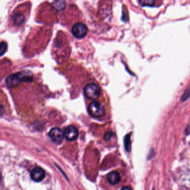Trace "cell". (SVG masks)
I'll use <instances>...</instances> for the list:
<instances>
[{
  "label": "cell",
  "mask_w": 190,
  "mask_h": 190,
  "mask_svg": "<svg viewBox=\"0 0 190 190\" xmlns=\"http://www.w3.org/2000/svg\"><path fill=\"white\" fill-rule=\"evenodd\" d=\"M49 136L54 142L57 144L61 143L63 140V132L58 128H54L49 132Z\"/></svg>",
  "instance_id": "5b68a950"
},
{
  "label": "cell",
  "mask_w": 190,
  "mask_h": 190,
  "mask_svg": "<svg viewBox=\"0 0 190 190\" xmlns=\"http://www.w3.org/2000/svg\"><path fill=\"white\" fill-rule=\"evenodd\" d=\"M139 3L142 6H153L155 3V1L153 0H141Z\"/></svg>",
  "instance_id": "7c38bea8"
},
{
  "label": "cell",
  "mask_w": 190,
  "mask_h": 190,
  "mask_svg": "<svg viewBox=\"0 0 190 190\" xmlns=\"http://www.w3.org/2000/svg\"><path fill=\"white\" fill-rule=\"evenodd\" d=\"M112 133L108 132L106 133V135H105V138L106 139H108L109 138H110L112 137Z\"/></svg>",
  "instance_id": "9a60e30c"
},
{
  "label": "cell",
  "mask_w": 190,
  "mask_h": 190,
  "mask_svg": "<svg viewBox=\"0 0 190 190\" xmlns=\"http://www.w3.org/2000/svg\"><path fill=\"white\" fill-rule=\"evenodd\" d=\"M32 180L35 182H40L43 180L45 176L44 170L40 167H36L32 169L30 173Z\"/></svg>",
  "instance_id": "52a82bcc"
},
{
  "label": "cell",
  "mask_w": 190,
  "mask_h": 190,
  "mask_svg": "<svg viewBox=\"0 0 190 190\" xmlns=\"http://www.w3.org/2000/svg\"><path fill=\"white\" fill-rule=\"evenodd\" d=\"M13 22L16 25H20L24 21V16L21 13H17L12 18Z\"/></svg>",
  "instance_id": "30bf717a"
},
{
  "label": "cell",
  "mask_w": 190,
  "mask_h": 190,
  "mask_svg": "<svg viewBox=\"0 0 190 190\" xmlns=\"http://www.w3.org/2000/svg\"><path fill=\"white\" fill-rule=\"evenodd\" d=\"M107 180L111 185H115L120 181V177L117 172L113 171L107 175Z\"/></svg>",
  "instance_id": "ba28073f"
},
{
  "label": "cell",
  "mask_w": 190,
  "mask_h": 190,
  "mask_svg": "<svg viewBox=\"0 0 190 190\" xmlns=\"http://www.w3.org/2000/svg\"><path fill=\"white\" fill-rule=\"evenodd\" d=\"M121 190H131V189L130 188H129L128 187H124Z\"/></svg>",
  "instance_id": "2e32d148"
},
{
  "label": "cell",
  "mask_w": 190,
  "mask_h": 190,
  "mask_svg": "<svg viewBox=\"0 0 190 190\" xmlns=\"http://www.w3.org/2000/svg\"><path fill=\"white\" fill-rule=\"evenodd\" d=\"M190 95V85L189 87L187 89V90H186V92L184 93V94L182 96V101H185L186 100L189 96Z\"/></svg>",
  "instance_id": "5bb4252c"
},
{
  "label": "cell",
  "mask_w": 190,
  "mask_h": 190,
  "mask_svg": "<svg viewBox=\"0 0 190 190\" xmlns=\"http://www.w3.org/2000/svg\"><path fill=\"white\" fill-rule=\"evenodd\" d=\"M79 134V132L76 128L73 126H69L66 127L64 131V136L65 138L69 140L72 141L76 139Z\"/></svg>",
  "instance_id": "8992f818"
},
{
  "label": "cell",
  "mask_w": 190,
  "mask_h": 190,
  "mask_svg": "<svg viewBox=\"0 0 190 190\" xmlns=\"http://www.w3.org/2000/svg\"><path fill=\"white\" fill-rule=\"evenodd\" d=\"M88 31L86 26L82 22L74 24L72 29V32L74 37L77 39H82L86 36Z\"/></svg>",
  "instance_id": "277c9868"
},
{
  "label": "cell",
  "mask_w": 190,
  "mask_h": 190,
  "mask_svg": "<svg viewBox=\"0 0 190 190\" xmlns=\"http://www.w3.org/2000/svg\"><path fill=\"white\" fill-rule=\"evenodd\" d=\"M124 147L127 152H130L131 149V142L130 134H128L124 138Z\"/></svg>",
  "instance_id": "8fae6325"
},
{
  "label": "cell",
  "mask_w": 190,
  "mask_h": 190,
  "mask_svg": "<svg viewBox=\"0 0 190 190\" xmlns=\"http://www.w3.org/2000/svg\"><path fill=\"white\" fill-rule=\"evenodd\" d=\"M53 7L57 11H62L66 7L65 2L63 1H55L53 2Z\"/></svg>",
  "instance_id": "9c48e42d"
},
{
  "label": "cell",
  "mask_w": 190,
  "mask_h": 190,
  "mask_svg": "<svg viewBox=\"0 0 190 190\" xmlns=\"http://www.w3.org/2000/svg\"><path fill=\"white\" fill-rule=\"evenodd\" d=\"M32 74L29 71H23L11 74L6 79V84L10 88L17 86L21 82L31 81Z\"/></svg>",
  "instance_id": "6da1fadb"
},
{
  "label": "cell",
  "mask_w": 190,
  "mask_h": 190,
  "mask_svg": "<svg viewBox=\"0 0 190 190\" xmlns=\"http://www.w3.org/2000/svg\"><path fill=\"white\" fill-rule=\"evenodd\" d=\"M7 45L5 42H2L1 43V55H3L7 51Z\"/></svg>",
  "instance_id": "4fadbf2b"
},
{
  "label": "cell",
  "mask_w": 190,
  "mask_h": 190,
  "mask_svg": "<svg viewBox=\"0 0 190 190\" xmlns=\"http://www.w3.org/2000/svg\"><path fill=\"white\" fill-rule=\"evenodd\" d=\"M89 114L92 116L99 118L105 114V109L103 105L98 102H92L88 106Z\"/></svg>",
  "instance_id": "3957f363"
},
{
  "label": "cell",
  "mask_w": 190,
  "mask_h": 190,
  "mask_svg": "<svg viewBox=\"0 0 190 190\" xmlns=\"http://www.w3.org/2000/svg\"><path fill=\"white\" fill-rule=\"evenodd\" d=\"M101 90L99 86L94 83H90L85 86L84 95L88 99L94 100L97 99L100 94Z\"/></svg>",
  "instance_id": "7a4b0ae2"
}]
</instances>
